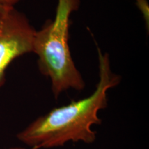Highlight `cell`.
Instances as JSON below:
<instances>
[{
	"instance_id": "obj_6",
	"label": "cell",
	"mask_w": 149,
	"mask_h": 149,
	"mask_svg": "<svg viewBox=\"0 0 149 149\" xmlns=\"http://www.w3.org/2000/svg\"><path fill=\"white\" fill-rule=\"evenodd\" d=\"M8 149H26L24 148H22V147H18V146H15V147H11V148H8Z\"/></svg>"
},
{
	"instance_id": "obj_5",
	"label": "cell",
	"mask_w": 149,
	"mask_h": 149,
	"mask_svg": "<svg viewBox=\"0 0 149 149\" xmlns=\"http://www.w3.org/2000/svg\"><path fill=\"white\" fill-rule=\"evenodd\" d=\"M21 0H0V10L15 7Z\"/></svg>"
},
{
	"instance_id": "obj_1",
	"label": "cell",
	"mask_w": 149,
	"mask_h": 149,
	"mask_svg": "<svg viewBox=\"0 0 149 149\" xmlns=\"http://www.w3.org/2000/svg\"><path fill=\"white\" fill-rule=\"evenodd\" d=\"M99 80L90 95L51 110L37 117L17 135L32 149L64 146L68 141L92 144L96 139L93 125L102 124L99 112L108 106V91L120 84L121 77L111 69L109 55L97 47Z\"/></svg>"
},
{
	"instance_id": "obj_2",
	"label": "cell",
	"mask_w": 149,
	"mask_h": 149,
	"mask_svg": "<svg viewBox=\"0 0 149 149\" xmlns=\"http://www.w3.org/2000/svg\"><path fill=\"white\" fill-rule=\"evenodd\" d=\"M79 6L80 0H58L55 17L35 33L33 53L38 57L40 72L51 80L52 93L56 99L70 89L81 91L85 87L68 42L70 15Z\"/></svg>"
},
{
	"instance_id": "obj_3",
	"label": "cell",
	"mask_w": 149,
	"mask_h": 149,
	"mask_svg": "<svg viewBox=\"0 0 149 149\" xmlns=\"http://www.w3.org/2000/svg\"><path fill=\"white\" fill-rule=\"evenodd\" d=\"M35 31L27 17L15 7L0 10V88L5 84L9 65L33 53Z\"/></svg>"
},
{
	"instance_id": "obj_4",
	"label": "cell",
	"mask_w": 149,
	"mask_h": 149,
	"mask_svg": "<svg viewBox=\"0 0 149 149\" xmlns=\"http://www.w3.org/2000/svg\"><path fill=\"white\" fill-rule=\"evenodd\" d=\"M137 8L140 10L146 22V26H148L149 23V4L148 0H135Z\"/></svg>"
}]
</instances>
